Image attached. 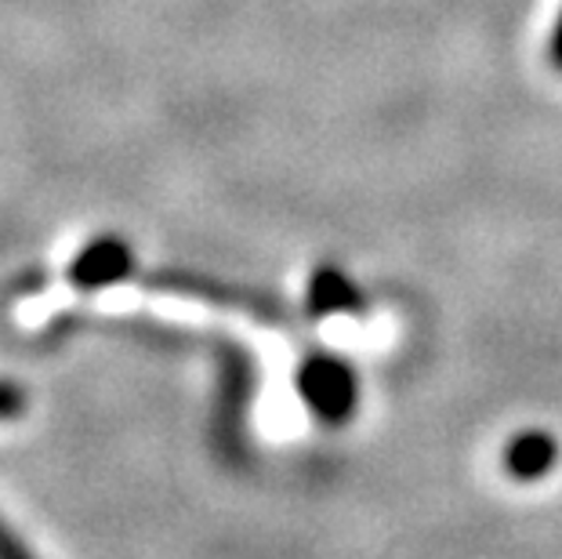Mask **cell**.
I'll use <instances>...</instances> for the list:
<instances>
[{
  "label": "cell",
  "mask_w": 562,
  "mask_h": 559,
  "mask_svg": "<svg viewBox=\"0 0 562 559\" xmlns=\"http://www.w3.org/2000/svg\"><path fill=\"white\" fill-rule=\"evenodd\" d=\"M548 63H552L562 74V11L555 19V30H552V44H548Z\"/></svg>",
  "instance_id": "obj_7"
},
{
  "label": "cell",
  "mask_w": 562,
  "mask_h": 559,
  "mask_svg": "<svg viewBox=\"0 0 562 559\" xmlns=\"http://www.w3.org/2000/svg\"><path fill=\"white\" fill-rule=\"evenodd\" d=\"M135 272V251L121 236H94L88 247H80L69 261V283L77 291H105L131 280Z\"/></svg>",
  "instance_id": "obj_1"
},
{
  "label": "cell",
  "mask_w": 562,
  "mask_h": 559,
  "mask_svg": "<svg viewBox=\"0 0 562 559\" xmlns=\"http://www.w3.org/2000/svg\"><path fill=\"white\" fill-rule=\"evenodd\" d=\"M26 411H30L26 389L15 385V382H4V378H0V422H19Z\"/></svg>",
  "instance_id": "obj_5"
},
{
  "label": "cell",
  "mask_w": 562,
  "mask_h": 559,
  "mask_svg": "<svg viewBox=\"0 0 562 559\" xmlns=\"http://www.w3.org/2000/svg\"><path fill=\"white\" fill-rule=\"evenodd\" d=\"M555 466V439L548 433H522L505 450V469L516 480H537Z\"/></svg>",
  "instance_id": "obj_3"
},
{
  "label": "cell",
  "mask_w": 562,
  "mask_h": 559,
  "mask_svg": "<svg viewBox=\"0 0 562 559\" xmlns=\"http://www.w3.org/2000/svg\"><path fill=\"white\" fill-rule=\"evenodd\" d=\"M308 305L316 313H334L341 305H356V294L349 291V280L334 269H319L313 277V288H308Z\"/></svg>",
  "instance_id": "obj_4"
},
{
  "label": "cell",
  "mask_w": 562,
  "mask_h": 559,
  "mask_svg": "<svg viewBox=\"0 0 562 559\" xmlns=\"http://www.w3.org/2000/svg\"><path fill=\"white\" fill-rule=\"evenodd\" d=\"M297 389H302L305 403L313 407L319 418L341 422L352 414L356 403V382L341 364L334 360H308L297 374Z\"/></svg>",
  "instance_id": "obj_2"
},
{
  "label": "cell",
  "mask_w": 562,
  "mask_h": 559,
  "mask_svg": "<svg viewBox=\"0 0 562 559\" xmlns=\"http://www.w3.org/2000/svg\"><path fill=\"white\" fill-rule=\"evenodd\" d=\"M0 559H37L30 552V545L22 541L4 519H0Z\"/></svg>",
  "instance_id": "obj_6"
}]
</instances>
